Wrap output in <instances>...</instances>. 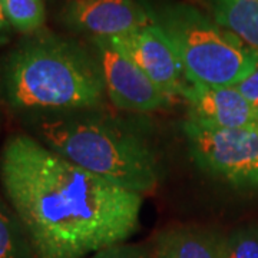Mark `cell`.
Returning a JSON list of instances; mask_svg holds the SVG:
<instances>
[{"label":"cell","mask_w":258,"mask_h":258,"mask_svg":"<svg viewBox=\"0 0 258 258\" xmlns=\"http://www.w3.org/2000/svg\"><path fill=\"white\" fill-rule=\"evenodd\" d=\"M0 182L36 258H85L138 230L142 195L85 171L26 134L5 142Z\"/></svg>","instance_id":"6da1fadb"},{"label":"cell","mask_w":258,"mask_h":258,"mask_svg":"<svg viewBox=\"0 0 258 258\" xmlns=\"http://www.w3.org/2000/svg\"><path fill=\"white\" fill-rule=\"evenodd\" d=\"M0 91L12 109L28 115L93 111L106 96L95 49L43 29L6 55Z\"/></svg>","instance_id":"7a4b0ae2"},{"label":"cell","mask_w":258,"mask_h":258,"mask_svg":"<svg viewBox=\"0 0 258 258\" xmlns=\"http://www.w3.org/2000/svg\"><path fill=\"white\" fill-rule=\"evenodd\" d=\"M28 126L57 155L120 188L144 195L158 186L159 161L147 139L95 109L30 115Z\"/></svg>","instance_id":"3957f363"},{"label":"cell","mask_w":258,"mask_h":258,"mask_svg":"<svg viewBox=\"0 0 258 258\" xmlns=\"http://www.w3.org/2000/svg\"><path fill=\"white\" fill-rule=\"evenodd\" d=\"M152 23L169 37L188 83L237 86L258 66V52L188 3L142 2Z\"/></svg>","instance_id":"277c9868"},{"label":"cell","mask_w":258,"mask_h":258,"mask_svg":"<svg viewBox=\"0 0 258 258\" xmlns=\"http://www.w3.org/2000/svg\"><path fill=\"white\" fill-rule=\"evenodd\" d=\"M182 132L203 171L234 188L258 189V128H215L186 118Z\"/></svg>","instance_id":"5b68a950"},{"label":"cell","mask_w":258,"mask_h":258,"mask_svg":"<svg viewBox=\"0 0 258 258\" xmlns=\"http://www.w3.org/2000/svg\"><path fill=\"white\" fill-rule=\"evenodd\" d=\"M92 46L101 63L106 96L120 111L152 112L171 102L157 83L142 72L109 37H92Z\"/></svg>","instance_id":"8992f818"},{"label":"cell","mask_w":258,"mask_h":258,"mask_svg":"<svg viewBox=\"0 0 258 258\" xmlns=\"http://www.w3.org/2000/svg\"><path fill=\"white\" fill-rule=\"evenodd\" d=\"M111 40L166 95H181L186 83L184 68L175 46L158 25L149 23Z\"/></svg>","instance_id":"52a82bcc"},{"label":"cell","mask_w":258,"mask_h":258,"mask_svg":"<svg viewBox=\"0 0 258 258\" xmlns=\"http://www.w3.org/2000/svg\"><path fill=\"white\" fill-rule=\"evenodd\" d=\"M59 16L76 33L109 39L152 23L142 2L137 0H68Z\"/></svg>","instance_id":"ba28073f"},{"label":"cell","mask_w":258,"mask_h":258,"mask_svg":"<svg viewBox=\"0 0 258 258\" xmlns=\"http://www.w3.org/2000/svg\"><path fill=\"white\" fill-rule=\"evenodd\" d=\"M188 105V118L224 129L258 128V109L235 86L185 83L181 95Z\"/></svg>","instance_id":"9c48e42d"},{"label":"cell","mask_w":258,"mask_h":258,"mask_svg":"<svg viewBox=\"0 0 258 258\" xmlns=\"http://www.w3.org/2000/svg\"><path fill=\"white\" fill-rule=\"evenodd\" d=\"M225 237L204 227H174L155 240L152 258H224Z\"/></svg>","instance_id":"30bf717a"},{"label":"cell","mask_w":258,"mask_h":258,"mask_svg":"<svg viewBox=\"0 0 258 258\" xmlns=\"http://www.w3.org/2000/svg\"><path fill=\"white\" fill-rule=\"evenodd\" d=\"M215 23L258 52V0H207Z\"/></svg>","instance_id":"8fae6325"},{"label":"cell","mask_w":258,"mask_h":258,"mask_svg":"<svg viewBox=\"0 0 258 258\" xmlns=\"http://www.w3.org/2000/svg\"><path fill=\"white\" fill-rule=\"evenodd\" d=\"M26 231L9 204L0 197V258H32Z\"/></svg>","instance_id":"7c38bea8"},{"label":"cell","mask_w":258,"mask_h":258,"mask_svg":"<svg viewBox=\"0 0 258 258\" xmlns=\"http://www.w3.org/2000/svg\"><path fill=\"white\" fill-rule=\"evenodd\" d=\"M12 29L30 35L43 28L46 12L42 0H2Z\"/></svg>","instance_id":"4fadbf2b"},{"label":"cell","mask_w":258,"mask_h":258,"mask_svg":"<svg viewBox=\"0 0 258 258\" xmlns=\"http://www.w3.org/2000/svg\"><path fill=\"white\" fill-rule=\"evenodd\" d=\"M224 258H258V227L234 231L224 241Z\"/></svg>","instance_id":"5bb4252c"},{"label":"cell","mask_w":258,"mask_h":258,"mask_svg":"<svg viewBox=\"0 0 258 258\" xmlns=\"http://www.w3.org/2000/svg\"><path fill=\"white\" fill-rule=\"evenodd\" d=\"M91 258H152V254L142 245L122 242L101 249Z\"/></svg>","instance_id":"9a60e30c"},{"label":"cell","mask_w":258,"mask_h":258,"mask_svg":"<svg viewBox=\"0 0 258 258\" xmlns=\"http://www.w3.org/2000/svg\"><path fill=\"white\" fill-rule=\"evenodd\" d=\"M235 88L254 108L258 109V66Z\"/></svg>","instance_id":"2e32d148"},{"label":"cell","mask_w":258,"mask_h":258,"mask_svg":"<svg viewBox=\"0 0 258 258\" xmlns=\"http://www.w3.org/2000/svg\"><path fill=\"white\" fill-rule=\"evenodd\" d=\"M10 33H12V26L6 19L3 3L0 0V46L6 45L10 40Z\"/></svg>","instance_id":"e0dca14e"}]
</instances>
